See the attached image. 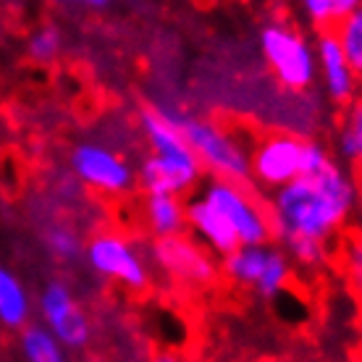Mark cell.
<instances>
[{
  "instance_id": "obj_1",
  "label": "cell",
  "mask_w": 362,
  "mask_h": 362,
  "mask_svg": "<svg viewBox=\"0 0 362 362\" xmlns=\"http://www.w3.org/2000/svg\"><path fill=\"white\" fill-rule=\"evenodd\" d=\"M360 208V184L339 160L268 192L273 242L313 239L334 247Z\"/></svg>"
},
{
  "instance_id": "obj_2",
  "label": "cell",
  "mask_w": 362,
  "mask_h": 362,
  "mask_svg": "<svg viewBox=\"0 0 362 362\" xmlns=\"http://www.w3.org/2000/svg\"><path fill=\"white\" fill-rule=\"evenodd\" d=\"M260 53L273 79L286 92L302 95L317 82L315 42L302 35V29L286 21H271L260 29Z\"/></svg>"
},
{
  "instance_id": "obj_3",
  "label": "cell",
  "mask_w": 362,
  "mask_h": 362,
  "mask_svg": "<svg viewBox=\"0 0 362 362\" xmlns=\"http://www.w3.org/2000/svg\"><path fill=\"white\" fill-rule=\"evenodd\" d=\"M173 118L210 176L250 184V145H245L236 132L202 116L173 113Z\"/></svg>"
},
{
  "instance_id": "obj_4",
  "label": "cell",
  "mask_w": 362,
  "mask_h": 362,
  "mask_svg": "<svg viewBox=\"0 0 362 362\" xmlns=\"http://www.w3.org/2000/svg\"><path fill=\"white\" fill-rule=\"evenodd\" d=\"M223 276L236 286L255 291L263 299H276L291 286L294 265L284 247L276 242L265 245H239L234 252L223 255Z\"/></svg>"
},
{
  "instance_id": "obj_5",
  "label": "cell",
  "mask_w": 362,
  "mask_h": 362,
  "mask_svg": "<svg viewBox=\"0 0 362 362\" xmlns=\"http://www.w3.org/2000/svg\"><path fill=\"white\" fill-rule=\"evenodd\" d=\"M199 194L208 199L213 208L221 210L223 218L234 226L239 245L273 242V223L268 205H263V199L255 194L250 184L210 176V181L202 184Z\"/></svg>"
},
{
  "instance_id": "obj_6",
  "label": "cell",
  "mask_w": 362,
  "mask_h": 362,
  "mask_svg": "<svg viewBox=\"0 0 362 362\" xmlns=\"http://www.w3.org/2000/svg\"><path fill=\"white\" fill-rule=\"evenodd\" d=\"M305 142L291 132H268L250 142V184L273 192L302 176Z\"/></svg>"
},
{
  "instance_id": "obj_7",
  "label": "cell",
  "mask_w": 362,
  "mask_h": 362,
  "mask_svg": "<svg viewBox=\"0 0 362 362\" xmlns=\"http://www.w3.org/2000/svg\"><path fill=\"white\" fill-rule=\"evenodd\" d=\"M84 260L100 279L121 284L129 291H142L150 284L145 255L118 231H100L92 236L84 245Z\"/></svg>"
},
{
  "instance_id": "obj_8",
  "label": "cell",
  "mask_w": 362,
  "mask_h": 362,
  "mask_svg": "<svg viewBox=\"0 0 362 362\" xmlns=\"http://www.w3.org/2000/svg\"><path fill=\"white\" fill-rule=\"evenodd\" d=\"M71 171L82 181L84 187L108 194V197H121L136 187V168L129 163L124 155L113 153L105 145L95 142H82L71 150Z\"/></svg>"
},
{
  "instance_id": "obj_9",
  "label": "cell",
  "mask_w": 362,
  "mask_h": 362,
  "mask_svg": "<svg viewBox=\"0 0 362 362\" xmlns=\"http://www.w3.org/2000/svg\"><path fill=\"white\" fill-rule=\"evenodd\" d=\"M40 320L45 323L69 352L82 354L92 341L90 317L64 281H47L37 297Z\"/></svg>"
},
{
  "instance_id": "obj_10",
  "label": "cell",
  "mask_w": 362,
  "mask_h": 362,
  "mask_svg": "<svg viewBox=\"0 0 362 362\" xmlns=\"http://www.w3.org/2000/svg\"><path fill=\"white\" fill-rule=\"evenodd\" d=\"M153 260L165 276H171L181 284H189V286H210L218 279V265L213 260V252L205 250L197 239L184 236V231L155 239Z\"/></svg>"
},
{
  "instance_id": "obj_11",
  "label": "cell",
  "mask_w": 362,
  "mask_h": 362,
  "mask_svg": "<svg viewBox=\"0 0 362 362\" xmlns=\"http://www.w3.org/2000/svg\"><path fill=\"white\" fill-rule=\"evenodd\" d=\"M315 55H317V76L326 90V98L344 108L362 92V82L357 79L352 64L346 61L344 50L336 40L334 29H320L315 37Z\"/></svg>"
},
{
  "instance_id": "obj_12",
  "label": "cell",
  "mask_w": 362,
  "mask_h": 362,
  "mask_svg": "<svg viewBox=\"0 0 362 362\" xmlns=\"http://www.w3.org/2000/svg\"><path fill=\"white\" fill-rule=\"evenodd\" d=\"M202 163L199 160H168L158 155H147L136 168V187L145 192H171V194H189L202 181Z\"/></svg>"
},
{
  "instance_id": "obj_13",
  "label": "cell",
  "mask_w": 362,
  "mask_h": 362,
  "mask_svg": "<svg viewBox=\"0 0 362 362\" xmlns=\"http://www.w3.org/2000/svg\"><path fill=\"white\" fill-rule=\"evenodd\" d=\"M187 228L194 234L199 245L218 257L234 252L239 247V236H236L234 226L202 194L187 199Z\"/></svg>"
},
{
  "instance_id": "obj_14",
  "label": "cell",
  "mask_w": 362,
  "mask_h": 362,
  "mask_svg": "<svg viewBox=\"0 0 362 362\" xmlns=\"http://www.w3.org/2000/svg\"><path fill=\"white\" fill-rule=\"evenodd\" d=\"M142 218L155 239L181 234L187 231V202L171 192H145Z\"/></svg>"
},
{
  "instance_id": "obj_15",
  "label": "cell",
  "mask_w": 362,
  "mask_h": 362,
  "mask_svg": "<svg viewBox=\"0 0 362 362\" xmlns=\"http://www.w3.org/2000/svg\"><path fill=\"white\" fill-rule=\"evenodd\" d=\"M32 320V297L16 273L0 265V326L18 331Z\"/></svg>"
},
{
  "instance_id": "obj_16",
  "label": "cell",
  "mask_w": 362,
  "mask_h": 362,
  "mask_svg": "<svg viewBox=\"0 0 362 362\" xmlns=\"http://www.w3.org/2000/svg\"><path fill=\"white\" fill-rule=\"evenodd\" d=\"M18 352L29 362H64L69 357L66 346L58 341V336L40 320L18 328Z\"/></svg>"
},
{
  "instance_id": "obj_17",
  "label": "cell",
  "mask_w": 362,
  "mask_h": 362,
  "mask_svg": "<svg viewBox=\"0 0 362 362\" xmlns=\"http://www.w3.org/2000/svg\"><path fill=\"white\" fill-rule=\"evenodd\" d=\"M336 150L352 168H362V95L344 105V116L336 134Z\"/></svg>"
},
{
  "instance_id": "obj_18",
  "label": "cell",
  "mask_w": 362,
  "mask_h": 362,
  "mask_svg": "<svg viewBox=\"0 0 362 362\" xmlns=\"http://www.w3.org/2000/svg\"><path fill=\"white\" fill-rule=\"evenodd\" d=\"M331 29H334L336 40L344 50L346 61L352 64L357 79L362 82V6L354 8L352 13H346V16L336 18Z\"/></svg>"
},
{
  "instance_id": "obj_19",
  "label": "cell",
  "mask_w": 362,
  "mask_h": 362,
  "mask_svg": "<svg viewBox=\"0 0 362 362\" xmlns=\"http://www.w3.org/2000/svg\"><path fill=\"white\" fill-rule=\"evenodd\" d=\"M45 247L55 260H76L79 252H84V245L79 234L71 226L55 223L45 231Z\"/></svg>"
},
{
  "instance_id": "obj_20",
  "label": "cell",
  "mask_w": 362,
  "mask_h": 362,
  "mask_svg": "<svg viewBox=\"0 0 362 362\" xmlns=\"http://www.w3.org/2000/svg\"><path fill=\"white\" fill-rule=\"evenodd\" d=\"M61 32L55 27H40L35 32V35L29 37L27 42V53L32 61H37V64H50V61H55L58 58V53H61Z\"/></svg>"
},
{
  "instance_id": "obj_21",
  "label": "cell",
  "mask_w": 362,
  "mask_h": 362,
  "mask_svg": "<svg viewBox=\"0 0 362 362\" xmlns=\"http://www.w3.org/2000/svg\"><path fill=\"white\" fill-rule=\"evenodd\" d=\"M341 265H344L346 281L352 286L354 297L362 302V234H352L341 242Z\"/></svg>"
},
{
  "instance_id": "obj_22",
  "label": "cell",
  "mask_w": 362,
  "mask_h": 362,
  "mask_svg": "<svg viewBox=\"0 0 362 362\" xmlns=\"http://www.w3.org/2000/svg\"><path fill=\"white\" fill-rule=\"evenodd\" d=\"M299 8L317 32L334 27V0H299Z\"/></svg>"
},
{
  "instance_id": "obj_23",
  "label": "cell",
  "mask_w": 362,
  "mask_h": 362,
  "mask_svg": "<svg viewBox=\"0 0 362 362\" xmlns=\"http://www.w3.org/2000/svg\"><path fill=\"white\" fill-rule=\"evenodd\" d=\"M362 0H334V16L341 18L346 13H352L354 8H360Z\"/></svg>"
},
{
  "instance_id": "obj_24",
  "label": "cell",
  "mask_w": 362,
  "mask_h": 362,
  "mask_svg": "<svg viewBox=\"0 0 362 362\" xmlns=\"http://www.w3.org/2000/svg\"><path fill=\"white\" fill-rule=\"evenodd\" d=\"M110 3H113V0H90V3H87V6H92V8H108Z\"/></svg>"
},
{
  "instance_id": "obj_25",
  "label": "cell",
  "mask_w": 362,
  "mask_h": 362,
  "mask_svg": "<svg viewBox=\"0 0 362 362\" xmlns=\"http://www.w3.org/2000/svg\"><path fill=\"white\" fill-rule=\"evenodd\" d=\"M53 3H61V6H69V3H84V6H87L90 0H53Z\"/></svg>"
},
{
  "instance_id": "obj_26",
  "label": "cell",
  "mask_w": 362,
  "mask_h": 362,
  "mask_svg": "<svg viewBox=\"0 0 362 362\" xmlns=\"http://www.w3.org/2000/svg\"><path fill=\"white\" fill-rule=\"evenodd\" d=\"M357 184H360V208H362V168H357Z\"/></svg>"
}]
</instances>
